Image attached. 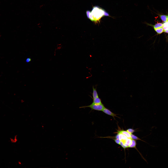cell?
Returning a JSON list of instances; mask_svg holds the SVG:
<instances>
[{"instance_id":"cell-1","label":"cell","mask_w":168,"mask_h":168,"mask_svg":"<svg viewBox=\"0 0 168 168\" xmlns=\"http://www.w3.org/2000/svg\"><path fill=\"white\" fill-rule=\"evenodd\" d=\"M62 118L61 116L56 115L53 117L51 122L53 125L56 126L60 123L62 122Z\"/></svg>"}]
</instances>
